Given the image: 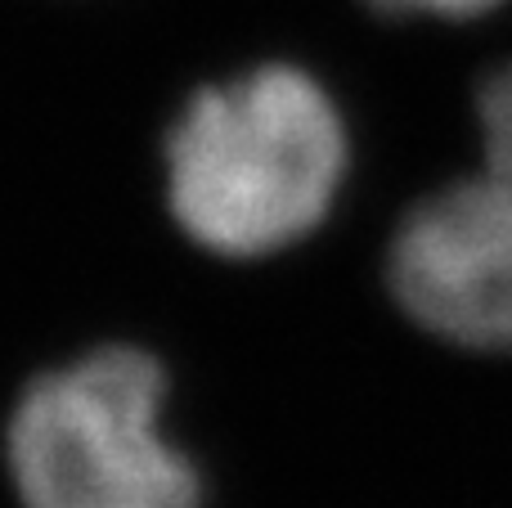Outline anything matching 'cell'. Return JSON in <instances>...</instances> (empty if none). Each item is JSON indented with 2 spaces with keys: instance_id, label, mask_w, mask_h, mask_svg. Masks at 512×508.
<instances>
[{
  "instance_id": "1",
  "label": "cell",
  "mask_w": 512,
  "mask_h": 508,
  "mask_svg": "<svg viewBox=\"0 0 512 508\" xmlns=\"http://www.w3.org/2000/svg\"><path fill=\"white\" fill-rule=\"evenodd\" d=\"M351 167V131L319 77L261 63L203 86L167 135V203L216 257H270L333 212Z\"/></svg>"
},
{
  "instance_id": "2",
  "label": "cell",
  "mask_w": 512,
  "mask_h": 508,
  "mask_svg": "<svg viewBox=\"0 0 512 508\" xmlns=\"http://www.w3.org/2000/svg\"><path fill=\"white\" fill-rule=\"evenodd\" d=\"M167 369L99 347L41 374L5 428L23 508H203V473L167 432Z\"/></svg>"
},
{
  "instance_id": "3",
  "label": "cell",
  "mask_w": 512,
  "mask_h": 508,
  "mask_svg": "<svg viewBox=\"0 0 512 508\" xmlns=\"http://www.w3.org/2000/svg\"><path fill=\"white\" fill-rule=\"evenodd\" d=\"M387 279L418 329L512 351V198L490 176L436 189L400 221Z\"/></svg>"
},
{
  "instance_id": "4",
  "label": "cell",
  "mask_w": 512,
  "mask_h": 508,
  "mask_svg": "<svg viewBox=\"0 0 512 508\" xmlns=\"http://www.w3.org/2000/svg\"><path fill=\"white\" fill-rule=\"evenodd\" d=\"M481 140H486V167L490 180L512 198V63L490 72L477 95Z\"/></svg>"
},
{
  "instance_id": "5",
  "label": "cell",
  "mask_w": 512,
  "mask_h": 508,
  "mask_svg": "<svg viewBox=\"0 0 512 508\" xmlns=\"http://www.w3.org/2000/svg\"><path fill=\"white\" fill-rule=\"evenodd\" d=\"M369 5L396 18H472L504 5V0H369Z\"/></svg>"
}]
</instances>
